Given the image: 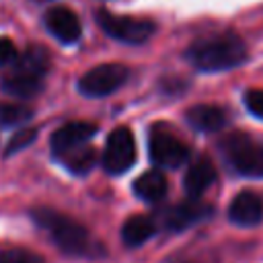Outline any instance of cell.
Masks as SVG:
<instances>
[{
  "label": "cell",
  "mask_w": 263,
  "mask_h": 263,
  "mask_svg": "<svg viewBox=\"0 0 263 263\" xmlns=\"http://www.w3.org/2000/svg\"><path fill=\"white\" fill-rule=\"evenodd\" d=\"M31 218L39 228H43L51 236L55 247L66 255L97 257V253H103L101 245L92 240L90 232L62 212H55L51 208H35L31 212Z\"/></svg>",
  "instance_id": "6da1fadb"
},
{
  "label": "cell",
  "mask_w": 263,
  "mask_h": 263,
  "mask_svg": "<svg viewBox=\"0 0 263 263\" xmlns=\"http://www.w3.org/2000/svg\"><path fill=\"white\" fill-rule=\"evenodd\" d=\"M185 55L197 70L222 72L242 64L247 58V47L234 33H216L193 41Z\"/></svg>",
  "instance_id": "7a4b0ae2"
},
{
  "label": "cell",
  "mask_w": 263,
  "mask_h": 263,
  "mask_svg": "<svg viewBox=\"0 0 263 263\" xmlns=\"http://www.w3.org/2000/svg\"><path fill=\"white\" fill-rule=\"evenodd\" d=\"M47 66H49V53L43 47H39V45L27 47L18 55V60L8 68L0 86L8 95L21 97V99H31L43 90Z\"/></svg>",
  "instance_id": "3957f363"
},
{
  "label": "cell",
  "mask_w": 263,
  "mask_h": 263,
  "mask_svg": "<svg viewBox=\"0 0 263 263\" xmlns=\"http://www.w3.org/2000/svg\"><path fill=\"white\" fill-rule=\"evenodd\" d=\"M226 162L245 177H263V144L247 134H230L220 144Z\"/></svg>",
  "instance_id": "277c9868"
},
{
  "label": "cell",
  "mask_w": 263,
  "mask_h": 263,
  "mask_svg": "<svg viewBox=\"0 0 263 263\" xmlns=\"http://www.w3.org/2000/svg\"><path fill=\"white\" fill-rule=\"evenodd\" d=\"M97 23L101 29L123 43H144L152 37L154 33V23L148 18H136V16H121V14H111L107 10H99L95 14Z\"/></svg>",
  "instance_id": "5b68a950"
},
{
  "label": "cell",
  "mask_w": 263,
  "mask_h": 263,
  "mask_svg": "<svg viewBox=\"0 0 263 263\" xmlns=\"http://www.w3.org/2000/svg\"><path fill=\"white\" fill-rule=\"evenodd\" d=\"M148 152L152 162L162 168H177L189 158V148L162 125H154L150 129Z\"/></svg>",
  "instance_id": "8992f818"
},
{
  "label": "cell",
  "mask_w": 263,
  "mask_h": 263,
  "mask_svg": "<svg viewBox=\"0 0 263 263\" xmlns=\"http://www.w3.org/2000/svg\"><path fill=\"white\" fill-rule=\"evenodd\" d=\"M101 162L109 175H123L127 168H132L136 162V144L127 127H115L107 136Z\"/></svg>",
  "instance_id": "52a82bcc"
},
{
  "label": "cell",
  "mask_w": 263,
  "mask_h": 263,
  "mask_svg": "<svg viewBox=\"0 0 263 263\" xmlns=\"http://www.w3.org/2000/svg\"><path fill=\"white\" fill-rule=\"evenodd\" d=\"M129 70L123 64H101L78 80V90L84 97H107L127 80Z\"/></svg>",
  "instance_id": "ba28073f"
},
{
  "label": "cell",
  "mask_w": 263,
  "mask_h": 263,
  "mask_svg": "<svg viewBox=\"0 0 263 263\" xmlns=\"http://www.w3.org/2000/svg\"><path fill=\"white\" fill-rule=\"evenodd\" d=\"M97 134V125L86 123V121H72L62 125L60 129L53 132L51 136V152L55 158L64 160L66 156L90 146L88 140Z\"/></svg>",
  "instance_id": "9c48e42d"
},
{
  "label": "cell",
  "mask_w": 263,
  "mask_h": 263,
  "mask_svg": "<svg viewBox=\"0 0 263 263\" xmlns=\"http://www.w3.org/2000/svg\"><path fill=\"white\" fill-rule=\"evenodd\" d=\"M210 214H212V208L208 203H201L197 199H189V201L177 203L173 208H166L160 214V218H162L164 228H168V230H185V228L205 220Z\"/></svg>",
  "instance_id": "30bf717a"
},
{
  "label": "cell",
  "mask_w": 263,
  "mask_h": 263,
  "mask_svg": "<svg viewBox=\"0 0 263 263\" xmlns=\"http://www.w3.org/2000/svg\"><path fill=\"white\" fill-rule=\"evenodd\" d=\"M45 27L62 43H74L82 33V27H80V21H78L76 12L70 10L68 6L49 8L45 12Z\"/></svg>",
  "instance_id": "8fae6325"
},
{
  "label": "cell",
  "mask_w": 263,
  "mask_h": 263,
  "mask_svg": "<svg viewBox=\"0 0 263 263\" xmlns=\"http://www.w3.org/2000/svg\"><path fill=\"white\" fill-rule=\"evenodd\" d=\"M228 218L238 226H255L263 220V199L253 191L238 193L228 208Z\"/></svg>",
  "instance_id": "7c38bea8"
},
{
  "label": "cell",
  "mask_w": 263,
  "mask_h": 263,
  "mask_svg": "<svg viewBox=\"0 0 263 263\" xmlns=\"http://www.w3.org/2000/svg\"><path fill=\"white\" fill-rule=\"evenodd\" d=\"M185 119L193 129L212 134L226 125L228 115L224 109H220L216 105H195L185 113Z\"/></svg>",
  "instance_id": "4fadbf2b"
},
{
  "label": "cell",
  "mask_w": 263,
  "mask_h": 263,
  "mask_svg": "<svg viewBox=\"0 0 263 263\" xmlns=\"http://www.w3.org/2000/svg\"><path fill=\"white\" fill-rule=\"evenodd\" d=\"M216 179V168L208 158H197L185 173L183 185L191 199H197Z\"/></svg>",
  "instance_id": "5bb4252c"
},
{
  "label": "cell",
  "mask_w": 263,
  "mask_h": 263,
  "mask_svg": "<svg viewBox=\"0 0 263 263\" xmlns=\"http://www.w3.org/2000/svg\"><path fill=\"white\" fill-rule=\"evenodd\" d=\"M166 187H168L166 177L156 168L142 173L134 181V193L142 201H148V203H158L166 195Z\"/></svg>",
  "instance_id": "9a60e30c"
},
{
  "label": "cell",
  "mask_w": 263,
  "mask_h": 263,
  "mask_svg": "<svg viewBox=\"0 0 263 263\" xmlns=\"http://www.w3.org/2000/svg\"><path fill=\"white\" fill-rule=\"evenodd\" d=\"M154 232H156V222L150 216L136 214V216H132V218L125 220V224L121 228V238H123V242L127 247H140Z\"/></svg>",
  "instance_id": "2e32d148"
},
{
  "label": "cell",
  "mask_w": 263,
  "mask_h": 263,
  "mask_svg": "<svg viewBox=\"0 0 263 263\" xmlns=\"http://www.w3.org/2000/svg\"><path fill=\"white\" fill-rule=\"evenodd\" d=\"M97 160H99L97 150H95L92 146H86V148H82V150H78V152L66 156L62 162H64V166H66L68 171H72L74 175H86V173L97 164Z\"/></svg>",
  "instance_id": "e0dca14e"
},
{
  "label": "cell",
  "mask_w": 263,
  "mask_h": 263,
  "mask_svg": "<svg viewBox=\"0 0 263 263\" xmlns=\"http://www.w3.org/2000/svg\"><path fill=\"white\" fill-rule=\"evenodd\" d=\"M33 117V111L25 105L16 103H0V125L12 127V125H23Z\"/></svg>",
  "instance_id": "ac0fdd59"
},
{
  "label": "cell",
  "mask_w": 263,
  "mask_h": 263,
  "mask_svg": "<svg viewBox=\"0 0 263 263\" xmlns=\"http://www.w3.org/2000/svg\"><path fill=\"white\" fill-rule=\"evenodd\" d=\"M0 263H45L37 253L27 249H4L0 251Z\"/></svg>",
  "instance_id": "d6986e66"
},
{
  "label": "cell",
  "mask_w": 263,
  "mask_h": 263,
  "mask_svg": "<svg viewBox=\"0 0 263 263\" xmlns=\"http://www.w3.org/2000/svg\"><path fill=\"white\" fill-rule=\"evenodd\" d=\"M35 138H37V129H33V127H25V129H21V132L14 134L12 140L8 142V146H6V154H12L14 150H21V148L33 144Z\"/></svg>",
  "instance_id": "ffe728a7"
},
{
  "label": "cell",
  "mask_w": 263,
  "mask_h": 263,
  "mask_svg": "<svg viewBox=\"0 0 263 263\" xmlns=\"http://www.w3.org/2000/svg\"><path fill=\"white\" fill-rule=\"evenodd\" d=\"M242 101H245L247 109H249L255 117L263 119V90H261V88H251V90H247Z\"/></svg>",
  "instance_id": "44dd1931"
},
{
  "label": "cell",
  "mask_w": 263,
  "mask_h": 263,
  "mask_svg": "<svg viewBox=\"0 0 263 263\" xmlns=\"http://www.w3.org/2000/svg\"><path fill=\"white\" fill-rule=\"evenodd\" d=\"M18 49L8 37H0V66H12L18 60Z\"/></svg>",
  "instance_id": "7402d4cb"
},
{
  "label": "cell",
  "mask_w": 263,
  "mask_h": 263,
  "mask_svg": "<svg viewBox=\"0 0 263 263\" xmlns=\"http://www.w3.org/2000/svg\"><path fill=\"white\" fill-rule=\"evenodd\" d=\"M39 2H45V0H39Z\"/></svg>",
  "instance_id": "603a6c76"
}]
</instances>
